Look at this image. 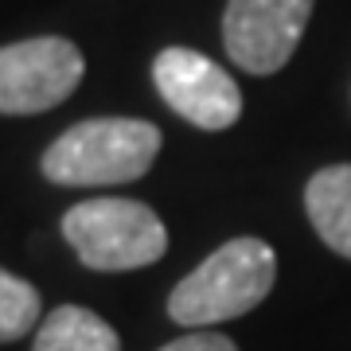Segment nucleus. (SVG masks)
Segmentation results:
<instances>
[{"label": "nucleus", "mask_w": 351, "mask_h": 351, "mask_svg": "<svg viewBox=\"0 0 351 351\" xmlns=\"http://www.w3.org/2000/svg\"><path fill=\"white\" fill-rule=\"evenodd\" d=\"M32 351H121V339L98 313L82 304H63L43 316Z\"/></svg>", "instance_id": "obj_8"}, {"label": "nucleus", "mask_w": 351, "mask_h": 351, "mask_svg": "<svg viewBox=\"0 0 351 351\" xmlns=\"http://www.w3.org/2000/svg\"><path fill=\"white\" fill-rule=\"evenodd\" d=\"M316 0H230L223 16V43L234 66L274 75L293 59Z\"/></svg>", "instance_id": "obj_5"}, {"label": "nucleus", "mask_w": 351, "mask_h": 351, "mask_svg": "<svg viewBox=\"0 0 351 351\" xmlns=\"http://www.w3.org/2000/svg\"><path fill=\"white\" fill-rule=\"evenodd\" d=\"M86 59L63 36H36L0 47V113H43L82 82Z\"/></svg>", "instance_id": "obj_4"}, {"label": "nucleus", "mask_w": 351, "mask_h": 351, "mask_svg": "<svg viewBox=\"0 0 351 351\" xmlns=\"http://www.w3.org/2000/svg\"><path fill=\"white\" fill-rule=\"evenodd\" d=\"M274 281L277 254L269 242L230 239L168 293V316L184 328L223 324L258 308L269 297Z\"/></svg>", "instance_id": "obj_1"}, {"label": "nucleus", "mask_w": 351, "mask_h": 351, "mask_svg": "<svg viewBox=\"0 0 351 351\" xmlns=\"http://www.w3.org/2000/svg\"><path fill=\"white\" fill-rule=\"evenodd\" d=\"M160 351H239V348H234V339L219 336V332H188V336L164 343Z\"/></svg>", "instance_id": "obj_10"}, {"label": "nucleus", "mask_w": 351, "mask_h": 351, "mask_svg": "<svg viewBox=\"0 0 351 351\" xmlns=\"http://www.w3.org/2000/svg\"><path fill=\"white\" fill-rule=\"evenodd\" d=\"M39 313H43L39 289L27 285L24 277L0 269V343L24 339L36 324H43Z\"/></svg>", "instance_id": "obj_9"}, {"label": "nucleus", "mask_w": 351, "mask_h": 351, "mask_svg": "<svg viewBox=\"0 0 351 351\" xmlns=\"http://www.w3.org/2000/svg\"><path fill=\"white\" fill-rule=\"evenodd\" d=\"M304 211L316 234L351 258V164H328L304 184Z\"/></svg>", "instance_id": "obj_7"}, {"label": "nucleus", "mask_w": 351, "mask_h": 351, "mask_svg": "<svg viewBox=\"0 0 351 351\" xmlns=\"http://www.w3.org/2000/svg\"><path fill=\"white\" fill-rule=\"evenodd\" d=\"M160 98L195 129H230L242 117V90L223 66L191 47H164L152 63Z\"/></svg>", "instance_id": "obj_6"}, {"label": "nucleus", "mask_w": 351, "mask_h": 351, "mask_svg": "<svg viewBox=\"0 0 351 351\" xmlns=\"http://www.w3.org/2000/svg\"><path fill=\"white\" fill-rule=\"evenodd\" d=\"M160 152V129L141 117H94L71 125L43 152V176L63 188H110L129 184L152 168Z\"/></svg>", "instance_id": "obj_2"}, {"label": "nucleus", "mask_w": 351, "mask_h": 351, "mask_svg": "<svg viewBox=\"0 0 351 351\" xmlns=\"http://www.w3.org/2000/svg\"><path fill=\"white\" fill-rule=\"evenodd\" d=\"M63 239L78 262L98 274H125L160 262L168 250V230L160 215L141 199L98 195L82 199L63 215Z\"/></svg>", "instance_id": "obj_3"}]
</instances>
